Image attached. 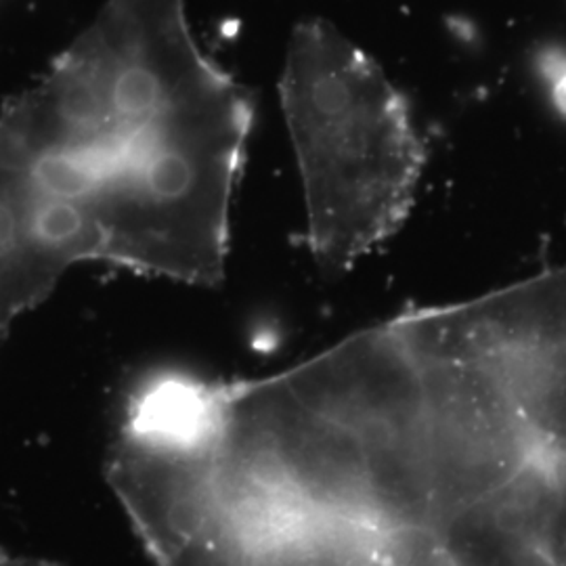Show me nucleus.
<instances>
[{
	"instance_id": "7ed1b4c3",
	"label": "nucleus",
	"mask_w": 566,
	"mask_h": 566,
	"mask_svg": "<svg viewBox=\"0 0 566 566\" xmlns=\"http://www.w3.org/2000/svg\"><path fill=\"white\" fill-rule=\"evenodd\" d=\"M280 97L301 168L306 243L338 275L405 223L424 143L385 70L322 18L292 30Z\"/></svg>"
},
{
	"instance_id": "f257e3e1",
	"label": "nucleus",
	"mask_w": 566,
	"mask_h": 566,
	"mask_svg": "<svg viewBox=\"0 0 566 566\" xmlns=\"http://www.w3.org/2000/svg\"><path fill=\"white\" fill-rule=\"evenodd\" d=\"M107 474L154 566H566V266L264 378L158 376Z\"/></svg>"
},
{
	"instance_id": "f03ea898",
	"label": "nucleus",
	"mask_w": 566,
	"mask_h": 566,
	"mask_svg": "<svg viewBox=\"0 0 566 566\" xmlns=\"http://www.w3.org/2000/svg\"><path fill=\"white\" fill-rule=\"evenodd\" d=\"M250 128L185 0H107L0 114V332L86 261L223 282Z\"/></svg>"
},
{
	"instance_id": "20e7f679",
	"label": "nucleus",
	"mask_w": 566,
	"mask_h": 566,
	"mask_svg": "<svg viewBox=\"0 0 566 566\" xmlns=\"http://www.w3.org/2000/svg\"><path fill=\"white\" fill-rule=\"evenodd\" d=\"M0 566H53L49 563H42L36 558H23V556H13L7 552H0Z\"/></svg>"
}]
</instances>
